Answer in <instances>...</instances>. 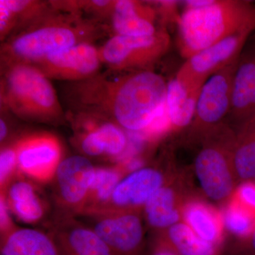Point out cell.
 <instances>
[{
  "label": "cell",
  "mask_w": 255,
  "mask_h": 255,
  "mask_svg": "<svg viewBox=\"0 0 255 255\" xmlns=\"http://www.w3.org/2000/svg\"><path fill=\"white\" fill-rule=\"evenodd\" d=\"M113 26L117 35L150 36L157 33L150 12L133 1L122 0L114 5Z\"/></svg>",
  "instance_id": "obj_17"
},
{
  "label": "cell",
  "mask_w": 255,
  "mask_h": 255,
  "mask_svg": "<svg viewBox=\"0 0 255 255\" xmlns=\"http://www.w3.org/2000/svg\"><path fill=\"white\" fill-rule=\"evenodd\" d=\"M8 97L14 110L33 117L59 112L54 88L41 70L27 65L12 68L7 77Z\"/></svg>",
  "instance_id": "obj_4"
},
{
  "label": "cell",
  "mask_w": 255,
  "mask_h": 255,
  "mask_svg": "<svg viewBox=\"0 0 255 255\" xmlns=\"http://www.w3.org/2000/svg\"><path fill=\"white\" fill-rule=\"evenodd\" d=\"M121 177L122 175L117 169H96L89 196L92 197L95 202H109L116 188L122 181Z\"/></svg>",
  "instance_id": "obj_26"
},
{
  "label": "cell",
  "mask_w": 255,
  "mask_h": 255,
  "mask_svg": "<svg viewBox=\"0 0 255 255\" xmlns=\"http://www.w3.org/2000/svg\"><path fill=\"white\" fill-rule=\"evenodd\" d=\"M255 31V6L244 0H210L187 7L179 18L180 50L186 59L228 37Z\"/></svg>",
  "instance_id": "obj_1"
},
{
  "label": "cell",
  "mask_w": 255,
  "mask_h": 255,
  "mask_svg": "<svg viewBox=\"0 0 255 255\" xmlns=\"http://www.w3.org/2000/svg\"><path fill=\"white\" fill-rule=\"evenodd\" d=\"M253 30H246L225 38L186 60L175 78L192 90H201L214 74L237 61Z\"/></svg>",
  "instance_id": "obj_6"
},
{
  "label": "cell",
  "mask_w": 255,
  "mask_h": 255,
  "mask_svg": "<svg viewBox=\"0 0 255 255\" xmlns=\"http://www.w3.org/2000/svg\"><path fill=\"white\" fill-rule=\"evenodd\" d=\"M244 242V246L243 247V254L255 255V226L251 236Z\"/></svg>",
  "instance_id": "obj_30"
},
{
  "label": "cell",
  "mask_w": 255,
  "mask_h": 255,
  "mask_svg": "<svg viewBox=\"0 0 255 255\" xmlns=\"http://www.w3.org/2000/svg\"><path fill=\"white\" fill-rule=\"evenodd\" d=\"M16 150L19 168L36 180L50 179L60 163L59 142L50 135L28 137L19 142Z\"/></svg>",
  "instance_id": "obj_12"
},
{
  "label": "cell",
  "mask_w": 255,
  "mask_h": 255,
  "mask_svg": "<svg viewBox=\"0 0 255 255\" xmlns=\"http://www.w3.org/2000/svg\"><path fill=\"white\" fill-rule=\"evenodd\" d=\"M223 228L240 239L246 241L255 226V214L241 205L234 198L228 201L222 215Z\"/></svg>",
  "instance_id": "obj_25"
},
{
  "label": "cell",
  "mask_w": 255,
  "mask_h": 255,
  "mask_svg": "<svg viewBox=\"0 0 255 255\" xmlns=\"http://www.w3.org/2000/svg\"><path fill=\"white\" fill-rule=\"evenodd\" d=\"M177 255L174 254V253H171V252L167 251H162V250H159V251H156L155 255Z\"/></svg>",
  "instance_id": "obj_33"
},
{
  "label": "cell",
  "mask_w": 255,
  "mask_h": 255,
  "mask_svg": "<svg viewBox=\"0 0 255 255\" xmlns=\"http://www.w3.org/2000/svg\"><path fill=\"white\" fill-rule=\"evenodd\" d=\"M169 45V36L165 32L142 37L116 35L106 43L101 58L119 70L142 68L162 57Z\"/></svg>",
  "instance_id": "obj_7"
},
{
  "label": "cell",
  "mask_w": 255,
  "mask_h": 255,
  "mask_svg": "<svg viewBox=\"0 0 255 255\" xmlns=\"http://www.w3.org/2000/svg\"><path fill=\"white\" fill-rule=\"evenodd\" d=\"M201 90H190L176 78L167 83L166 113L172 128L180 130L191 125Z\"/></svg>",
  "instance_id": "obj_16"
},
{
  "label": "cell",
  "mask_w": 255,
  "mask_h": 255,
  "mask_svg": "<svg viewBox=\"0 0 255 255\" xmlns=\"http://www.w3.org/2000/svg\"><path fill=\"white\" fill-rule=\"evenodd\" d=\"M101 55L95 47L87 43L52 53L40 60L41 71L46 76L78 80L90 76L98 70Z\"/></svg>",
  "instance_id": "obj_10"
},
{
  "label": "cell",
  "mask_w": 255,
  "mask_h": 255,
  "mask_svg": "<svg viewBox=\"0 0 255 255\" xmlns=\"http://www.w3.org/2000/svg\"><path fill=\"white\" fill-rule=\"evenodd\" d=\"M142 162L140 159H130L128 162H127L125 165V169L129 173L136 172L142 169Z\"/></svg>",
  "instance_id": "obj_31"
},
{
  "label": "cell",
  "mask_w": 255,
  "mask_h": 255,
  "mask_svg": "<svg viewBox=\"0 0 255 255\" xmlns=\"http://www.w3.org/2000/svg\"><path fill=\"white\" fill-rule=\"evenodd\" d=\"M250 38L236 66L228 115L239 127L255 117V36Z\"/></svg>",
  "instance_id": "obj_11"
},
{
  "label": "cell",
  "mask_w": 255,
  "mask_h": 255,
  "mask_svg": "<svg viewBox=\"0 0 255 255\" xmlns=\"http://www.w3.org/2000/svg\"><path fill=\"white\" fill-rule=\"evenodd\" d=\"M128 138L122 129L113 124H105L88 132L82 140V149L90 156L102 154L121 155L127 150Z\"/></svg>",
  "instance_id": "obj_23"
},
{
  "label": "cell",
  "mask_w": 255,
  "mask_h": 255,
  "mask_svg": "<svg viewBox=\"0 0 255 255\" xmlns=\"http://www.w3.org/2000/svg\"><path fill=\"white\" fill-rule=\"evenodd\" d=\"M163 241L156 251H167L177 255H217L219 246L204 241L184 222L167 229Z\"/></svg>",
  "instance_id": "obj_20"
},
{
  "label": "cell",
  "mask_w": 255,
  "mask_h": 255,
  "mask_svg": "<svg viewBox=\"0 0 255 255\" xmlns=\"http://www.w3.org/2000/svg\"><path fill=\"white\" fill-rule=\"evenodd\" d=\"M164 183L163 174L157 169L142 168L121 181L110 201L121 210L145 206Z\"/></svg>",
  "instance_id": "obj_14"
},
{
  "label": "cell",
  "mask_w": 255,
  "mask_h": 255,
  "mask_svg": "<svg viewBox=\"0 0 255 255\" xmlns=\"http://www.w3.org/2000/svg\"><path fill=\"white\" fill-rule=\"evenodd\" d=\"M183 222L201 239L219 246L223 237L221 215L200 201H191L182 208Z\"/></svg>",
  "instance_id": "obj_15"
},
{
  "label": "cell",
  "mask_w": 255,
  "mask_h": 255,
  "mask_svg": "<svg viewBox=\"0 0 255 255\" xmlns=\"http://www.w3.org/2000/svg\"><path fill=\"white\" fill-rule=\"evenodd\" d=\"M146 219L157 229H168L180 222L182 209L179 208V196L174 187L163 185L145 204Z\"/></svg>",
  "instance_id": "obj_18"
},
{
  "label": "cell",
  "mask_w": 255,
  "mask_h": 255,
  "mask_svg": "<svg viewBox=\"0 0 255 255\" xmlns=\"http://www.w3.org/2000/svg\"><path fill=\"white\" fill-rule=\"evenodd\" d=\"M8 204L14 214L25 223H34L43 214L42 203L31 184L24 181L14 183L9 191Z\"/></svg>",
  "instance_id": "obj_24"
},
{
  "label": "cell",
  "mask_w": 255,
  "mask_h": 255,
  "mask_svg": "<svg viewBox=\"0 0 255 255\" xmlns=\"http://www.w3.org/2000/svg\"><path fill=\"white\" fill-rule=\"evenodd\" d=\"M233 165L238 182H255V117L242 124L236 132Z\"/></svg>",
  "instance_id": "obj_19"
},
{
  "label": "cell",
  "mask_w": 255,
  "mask_h": 255,
  "mask_svg": "<svg viewBox=\"0 0 255 255\" xmlns=\"http://www.w3.org/2000/svg\"><path fill=\"white\" fill-rule=\"evenodd\" d=\"M238 61L214 74L203 85L194 119L189 127V135L193 139L202 140L210 130L223 123V119L229 115L233 78Z\"/></svg>",
  "instance_id": "obj_5"
},
{
  "label": "cell",
  "mask_w": 255,
  "mask_h": 255,
  "mask_svg": "<svg viewBox=\"0 0 255 255\" xmlns=\"http://www.w3.org/2000/svg\"><path fill=\"white\" fill-rule=\"evenodd\" d=\"M77 28L65 24L44 26L23 33L10 45V51L19 59L40 61L46 56L78 44Z\"/></svg>",
  "instance_id": "obj_8"
},
{
  "label": "cell",
  "mask_w": 255,
  "mask_h": 255,
  "mask_svg": "<svg viewBox=\"0 0 255 255\" xmlns=\"http://www.w3.org/2000/svg\"><path fill=\"white\" fill-rule=\"evenodd\" d=\"M236 132L222 123L201 140L202 147L194 161V170L203 192L211 200L223 202L231 199L237 179L233 165Z\"/></svg>",
  "instance_id": "obj_3"
},
{
  "label": "cell",
  "mask_w": 255,
  "mask_h": 255,
  "mask_svg": "<svg viewBox=\"0 0 255 255\" xmlns=\"http://www.w3.org/2000/svg\"><path fill=\"white\" fill-rule=\"evenodd\" d=\"M233 197L255 214V182H242L236 189Z\"/></svg>",
  "instance_id": "obj_28"
},
{
  "label": "cell",
  "mask_w": 255,
  "mask_h": 255,
  "mask_svg": "<svg viewBox=\"0 0 255 255\" xmlns=\"http://www.w3.org/2000/svg\"><path fill=\"white\" fill-rule=\"evenodd\" d=\"M4 197L1 196L0 201V222H1V230L2 231H7L11 226V220L9 218V205Z\"/></svg>",
  "instance_id": "obj_29"
},
{
  "label": "cell",
  "mask_w": 255,
  "mask_h": 255,
  "mask_svg": "<svg viewBox=\"0 0 255 255\" xmlns=\"http://www.w3.org/2000/svg\"><path fill=\"white\" fill-rule=\"evenodd\" d=\"M18 164L16 150L11 148L4 149L0 155V182L3 186L14 172Z\"/></svg>",
  "instance_id": "obj_27"
},
{
  "label": "cell",
  "mask_w": 255,
  "mask_h": 255,
  "mask_svg": "<svg viewBox=\"0 0 255 255\" xmlns=\"http://www.w3.org/2000/svg\"><path fill=\"white\" fill-rule=\"evenodd\" d=\"M1 255H60L54 241L36 230H17L5 238Z\"/></svg>",
  "instance_id": "obj_21"
},
{
  "label": "cell",
  "mask_w": 255,
  "mask_h": 255,
  "mask_svg": "<svg viewBox=\"0 0 255 255\" xmlns=\"http://www.w3.org/2000/svg\"><path fill=\"white\" fill-rule=\"evenodd\" d=\"M167 89L164 79L154 72L144 70L128 75L114 87V117L129 131H145L166 114Z\"/></svg>",
  "instance_id": "obj_2"
},
{
  "label": "cell",
  "mask_w": 255,
  "mask_h": 255,
  "mask_svg": "<svg viewBox=\"0 0 255 255\" xmlns=\"http://www.w3.org/2000/svg\"><path fill=\"white\" fill-rule=\"evenodd\" d=\"M94 231L116 255H140L143 228L132 210H120L96 222Z\"/></svg>",
  "instance_id": "obj_9"
},
{
  "label": "cell",
  "mask_w": 255,
  "mask_h": 255,
  "mask_svg": "<svg viewBox=\"0 0 255 255\" xmlns=\"http://www.w3.org/2000/svg\"><path fill=\"white\" fill-rule=\"evenodd\" d=\"M54 242L60 255H116L94 230L82 226L72 228Z\"/></svg>",
  "instance_id": "obj_22"
},
{
  "label": "cell",
  "mask_w": 255,
  "mask_h": 255,
  "mask_svg": "<svg viewBox=\"0 0 255 255\" xmlns=\"http://www.w3.org/2000/svg\"><path fill=\"white\" fill-rule=\"evenodd\" d=\"M95 170L91 162L82 156H73L60 162L55 174L60 197L65 204L78 208L86 202Z\"/></svg>",
  "instance_id": "obj_13"
},
{
  "label": "cell",
  "mask_w": 255,
  "mask_h": 255,
  "mask_svg": "<svg viewBox=\"0 0 255 255\" xmlns=\"http://www.w3.org/2000/svg\"><path fill=\"white\" fill-rule=\"evenodd\" d=\"M7 134V127L4 121L1 120L0 122V139L3 140Z\"/></svg>",
  "instance_id": "obj_32"
}]
</instances>
